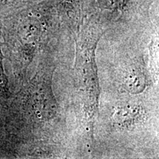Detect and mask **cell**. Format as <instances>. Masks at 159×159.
<instances>
[{"label":"cell","instance_id":"obj_1","mask_svg":"<svg viewBox=\"0 0 159 159\" xmlns=\"http://www.w3.org/2000/svg\"><path fill=\"white\" fill-rule=\"evenodd\" d=\"M125 85L130 92H142L145 88V79L139 73H132L125 80Z\"/></svg>","mask_w":159,"mask_h":159},{"label":"cell","instance_id":"obj_2","mask_svg":"<svg viewBox=\"0 0 159 159\" xmlns=\"http://www.w3.org/2000/svg\"><path fill=\"white\" fill-rule=\"evenodd\" d=\"M6 92V80L2 66V57L0 53V97L5 95Z\"/></svg>","mask_w":159,"mask_h":159},{"label":"cell","instance_id":"obj_3","mask_svg":"<svg viewBox=\"0 0 159 159\" xmlns=\"http://www.w3.org/2000/svg\"><path fill=\"white\" fill-rule=\"evenodd\" d=\"M125 0H102L103 5L108 8H117L121 7Z\"/></svg>","mask_w":159,"mask_h":159}]
</instances>
